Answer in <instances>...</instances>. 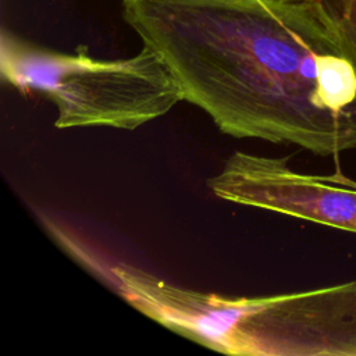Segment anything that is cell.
Instances as JSON below:
<instances>
[{
    "mask_svg": "<svg viewBox=\"0 0 356 356\" xmlns=\"http://www.w3.org/2000/svg\"><path fill=\"white\" fill-rule=\"evenodd\" d=\"M121 11L222 134L317 156L356 149V70L318 0H121Z\"/></svg>",
    "mask_w": 356,
    "mask_h": 356,
    "instance_id": "1",
    "label": "cell"
},
{
    "mask_svg": "<svg viewBox=\"0 0 356 356\" xmlns=\"http://www.w3.org/2000/svg\"><path fill=\"white\" fill-rule=\"evenodd\" d=\"M110 275L139 313L225 355L356 356V280L249 298L186 289L125 263Z\"/></svg>",
    "mask_w": 356,
    "mask_h": 356,
    "instance_id": "2",
    "label": "cell"
},
{
    "mask_svg": "<svg viewBox=\"0 0 356 356\" xmlns=\"http://www.w3.org/2000/svg\"><path fill=\"white\" fill-rule=\"evenodd\" d=\"M0 64L10 85L53 103L60 129L134 131L184 102L167 64L145 46L135 56L107 60L38 47L3 31Z\"/></svg>",
    "mask_w": 356,
    "mask_h": 356,
    "instance_id": "3",
    "label": "cell"
},
{
    "mask_svg": "<svg viewBox=\"0 0 356 356\" xmlns=\"http://www.w3.org/2000/svg\"><path fill=\"white\" fill-rule=\"evenodd\" d=\"M221 200L356 234V181L341 171L305 174L288 157L234 152L207 179Z\"/></svg>",
    "mask_w": 356,
    "mask_h": 356,
    "instance_id": "4",
    "label": "cell"
},
{
    "mask_svg": "<svg viewBox=\"0 0 356 356\" xmlns=\"http://www.w3.org/2000/svg\"><path fill=\"white\" fill-rule=\"evenodd\" d=\"M337 50L356 70V0H318Z\"/></svg>",
    "mask_w": 356,
    "mask_h": 356,
    "instance_id": "5",
    "label": "cell"
}]
</instances>
